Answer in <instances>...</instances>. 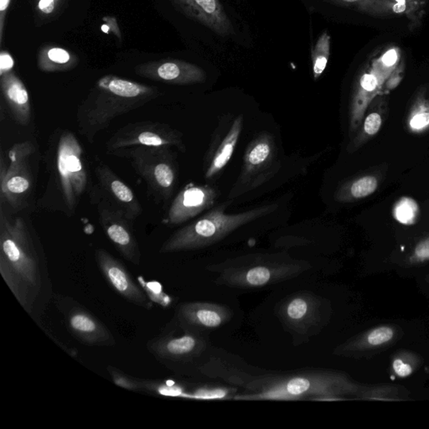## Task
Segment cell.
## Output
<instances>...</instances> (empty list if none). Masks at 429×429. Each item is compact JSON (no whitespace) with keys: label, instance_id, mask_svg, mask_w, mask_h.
<instances>
[{"label":"cell","instance_id":"6da1fadb","mask_svg":"<svg viewBox=\"0 0 429 429\" xmlns=\"http://www.w3.org/2000/svg\"><path fill=\"white\" fill-rule=\"evenodd\" d=\"M0 273L25 311L36 322L52 298L47 264L21 217L0 213Z\"/></svg>","mask_w":429,"mask_h":429},{"label":"cell","instance_id":"7a4b0ae2","mask_svg":"<svg viewBox=\"0 0 429 429\" xmlns=\"http://www.w3.org/2000/svg\"><path fill=\"white\" fill-rule=\"evenodd\" d=\"M158 88L113 75L98 80L76 113L79 132L90 144L115 118L148 104L160 95Z\"/></svg>","mask_w":429,"mask_h":429},{"label":"cell","instance_id":"3957f363","mask_svg":"<svg viewBox=\"0 0 429 429\" xmlns=\"http://www.w3.org/2000/svg\"><path fill=\"white\" fill-rule=\"evenodd\" d=\"M254 393L236 397L248 401L342 400L355 396L361 386L337 371H309L285 377H267L259 381Z\"/></svg>","mask_w":429,"mask_h":429},{"label":"cell","instance_id":"277c9868","mask_svg":"<svg viewBox=\"0 0 429 429\" xmlns=\"http://www.w3.org/2000/svg\"><path fill=\"white\" fill-rule=\"evenodd\" d=\"M233 201L228 200L191 222L164 241L160 248V254L198 250L219 243L243 226L260 219L277 210L278 205L268 204L258 206L246 212L228 214L226 210Z\"/></svg>","mask_w":429,"mask_h":429},{"label":"cell","instance_id":"5b68a950","mask_svg":"<svg viewBox=\"0 0 429 429\" xmlns=\"http://www.w3.org/2000/svg\"><path fill=\"white\" fill-rule=\"evenodd\" d=\"M307 262L288 255L250 254L214 265L217 282L233 289H256L289 280L309 270Z\"/></svg>","mask_w":429,"mask_h":429},{"label":"cell","instance_id":"8992f818","mask_svg":"<svg viewBox=\"0 0 429 429\" xmlns=\"http://www.w3.org/2000/svg\"><path fill=\"white\" fill-rule=\"evenodd\" d=\"M401 54L397 48L383 53L362 69L355 80L349 107L350 135L358 131L370 104L382 91L386 82L399 67Z\"/></svg>","mask_w":429,"mask_h":429},{"label":"cell","instance_id":"52a82bcc","mask_svg":"<svg viewBox=\"0 0 429 429\" xmlns=\"http://www.w3.org/2000/svg\"><path fill=\"white\" fill-rule=\"evenodd\" d=\"M281 166L274 137L267 132L259 133L245 151L241 173L230 190L228 200H235L270 181Z\"/></svg>","mask_w":429,"mask_h":429},{"label":"cell","instance_id":"ba28073f","mask_svg":"<svg viewBox=\"0 0 429 429\" xmlns=\"http://www.w3.org/2000/svg\"><path fill=\"white\" fill-rule=\"evenodd\" d=\"M115 155L127 157L131 160L134 170L147 183L156 197L167 201L173 195L178 170L170 148L135 147Z\"/></svg>","mask_w":429,"mask_h":429},{"label":"cell","instance_id":"9c48e42d","mask_svg":"<svg viewBox=\"0 0 429 429\" xmlns=\"http://www.w3.org/2000/svg\"><path fill=\"white\" fill-rule=\"evenodd\" d=\"M56 168L65 204L71 212H75L86 191L88 178L83 149L75 134L70 131L63 132L60 138Z\"/></svg>","mask_w":429,"mask_h":429},{"label":"cell","instance_id":"30bf717a","mask_svg":"<svg viewBox=\"0 0 429 429\" xmlns=\"http://www.w3.org/2000/svg\"><path fill=\"white\" fill-rule=\"evenodd\" d=\"M135 147H175L185 152L182 133L163 122H130L118 129L107 142V154L116 155Z\"/></svg>","mask_w":429,"mask_h":429},{"label":"cell","instance_id":"8fae6325","mask_svg":"<svg viewBox=\"0 0 429 429\" xmlns=\"http://www.w3.org/2000/svg\"><path fill=\"white\" fill-rule=\"evenodd\" d=\"M34 152L32 142L14 144L9 152L10 164L6 166L3 157L0 161V191L1 201L11 208H25L33 186V174L30 159Z\"/></svg>","mask_w":429,"mask_h":429},{"label":"cell","instance_id":"7c38bea8","mask_svg":"<svg viewBox=\"0 0 429 429\" xmlns=\"http://www.w3.org/2000/svg\"><path fill=\"white\" fill-rule=\"evenodd\" d=\"M69 332L80 343L89 346H113L116 344L109 329L94 314L70 298L57 297Z\"/></svg>","mask_w":429,"mask_h":429},{"label":"cell","instance_id":"4fadbf2b","mask_svg":"<svg viewBox=\"0 0 429 429\" xmlns=\"http://www.w3.org/2000/svg\"><path fill=\"white\" fill-rule=\"evenodd\" d=\"M278 316L285 327L295 334L312 335L324 323L325 302L310 292L291 294L279 305Z\"/></svg>","mask_w":429,"mask_h":429},{"label":"cell","instance_id":"5bb4252c","mask_svg":"<svg viewBox=\"0 0 429 429\" xmlns=\"http://www.w3.org/2000/svg\"><path fill=\"white\" fill-rule=\"evenodd\" d=\"M98 217L103 232L120 254L134 265H140L141 251L131 221L106 200L99 203Z\"/></svg>","mask_w":429,"mask_h":429},{"label":"cell","instance_id":"9a60e30c","mask_svg":"<svg viewBox=\"0 0 429 429\" xmlns=\"http://www.w3.org/2000/svg\"><path fill=\"white\" fill-rule=\"evenodd\" d=\"M404 329L395 324H382L360 333L336 349L335 354L349 358H369L396 344Z\"/></svg>","mask_w":429,"mask_h":429},{"label":"cell","instance_id":"2e32d148","mask_svg":"<svg viewBox=\"0 0 429 429\" xmlns=\"http://www.w3.org/2000/svg\"><path fill=\"white\" fill-rule=\"evenodd\" d=\"M95 259L103 277L115 292L140 307L146 309L152 308V302L146 294L137 285L120 260L103 248L95 251Z\"/></svg>","mask_w":429,"mask_h":429},{"label":"cell","instance_id":"e0dca14e","mask_svg":"<svg viewBox=\"0 0 429 429\" xmlns=\"http://www.w3.org/2000/svg\"><path fill=\"white\" fill-rule=\"evenodd\" d=\"M179 336L166 335L157 337L148 343V350L162 363L189 362L206 350V340L200 333L183 329Z\"/></svg>","mask_w":429,"mask_h":429},{"label":"cell","instance_id":"ac0fdd59","mask_svg":"<svg viewBox=\"0 0 429 429\" xmlns=\"http://www.w3.org/2000/svg\"><path fill=\"white\" fill-rule=\"evenodd\" d=\"M219 192L214 188L205 185H190L176 195L168 210L166 223L179 226L193 219L206 210L212 208Z\"/></svg>","mask_w":429,"mask_h":429},{"label":"cell","instance_id":"d6986e66","mask_svg":"<svg viewBox=\"0 0 429 429\" xmlns=\"http://www.w3.org/2000/svg\"><path fill=\"white\" fill-rule=\"evenodd\" d=\"M138 75L144 78L173 85H193L205 82L208 75L197 65L181 60H161L139 65L135 68Z\"/></svg>","mask_w":429,"mask_h":429},{"label":"cell","instance_id":"ffe728a7","mask_svg":"<svg viewBox=\"0 0 429 429\" xmlns=\"http://www.w3.org/2000/svg\"><path fill=\"white\" fill-rule=\"evenodd\" d=\"M177 320L183 329L201 333L219 329L232 320L228 306L209 302H185L177 308Z\"/></svg>","mask_w":429,"mask_h":429},{"label":"cell","instance_id":"44dd1931","mask_svg":"<svg viewBox=\"0 0 429 429\" xmlns=\"http://www.w3.org/2000/svg\"><path fill=\"white\" fill-rule=\"evenodd\" d=\"M188 18L222 37L234 34L231 20L220 0H170Z\"/></svg>","mask_w":429,"mask_h":429},{"label":"cell","instance_id":"7402d4cb","mask_svg":"<svg viewBox=\"0 0 429 429\" xmlns=\"http://www.w3.org/2000/svg\"><path fill=\"white\" fill-rule=\"evenodd\" d=\"M95 174L99 186L107 195V201L120 210L131 221L141 216L143 208L135 194L112 168L105 164H100L96 168Z\"/></svg>","mask_w":429,"mask_h":429},{"label":"cell","instance_id":"603a6c76","mask_svg":"<svg viewBox=\"0 0 429 429\" xmlns=\"http://www.w3.org/2000/svg\"><path fill=\"white\" fill-rule=\"evenodd\" d=\"M0 86L14 120L21 126L29 125L32 120V105L25 84L11 71L0 76Z\"/></svg>","mask_w":429,"mask_h":429},{"label":"cell","instance_id":"cb8c5ba5","mask_svg":"<svg viewBox=\"0 0 429 429\" xmlns=\"http://www.w3.org/2000/svg\"><path fill=\"white\" fill-rule=\"evenodd\" d=\"M244 118L243 114L236 117L232 121L231 128L222 138L219 144L206 159L205 178L206 181H212L224 170L231 160L239 143L241 131L243 129Z\"/></svg>","mask_w":429,"mask_h":429},{"label":"cell","instance_id":"d4e9b609","mask_svg":"<svg viewBox=\"0 0 429 429\" xmlns=\"http://www.w3.org/2000/svg\"><path fill=\"white\" fill-rule=\"evenodd\" d=\"M388 100L382 96H377L367 109L365 117L358 131L351 137V141L349 142L346 148L348 153L351 154L358 151L360 148L377 135L388 117Z\"/></svg>","mask_w":429,"mask_h":429},{"label":"cell","instance_id":"484cf974","mask_svg":"<svg viewBox=\"0 0 429 429\" xmlns=\"http://www.w3.org/2000/svg\"><path fill=\"white\" fill-rule=\"evenodd\" d=\"M379 179L374 175L367 174L359 176L344 183L337 190L336 201L342 203L353 202L370 197L377 191Z\"/></svg>","mask_w":429,"mask_h":429},{"label":"cell","instance_id":"4316f807","mask_svg":"<svg viewBox=\"0 0 429 429\" xmlns=\"http://www.w3.org/2000/svg\"><path fill=\"white\" fill-rule=\"evenodd\" d=\"M386 10L393 14L404 15L410 21L411 29L422 25L428 0H381Z\"/></svg>","mask_w":429,"mask_h":429},{"label":"cell","instance_id":"83f0119b","mask_svg":"<svg viewBox=\"0 0 429 429\" xmlns=\"http://www.w3.org/2000/svg\"><path fill=\"white\" fill-rule=\"evenodd\" d=\"M76 57L66 50L59 47H45L40 52L38 67L47 72H66L76 66Z\"/></svg>","mask_w":429,"mask_h":429},{"label":"cell","instance_id":"f1b7e54d","mask_svg":"<svg viewBox=\"0 0 429 429\" xmlns=\"http://www.w3.org/2000/svg\"><path fill=\"white\" fill-rule=\"evenodd\" d=\"M355 397L358 399L369 401H407L409 393L399 386L381 384L362 386Z\"/></svg>","mask_w":429,"mask_h":429},{"label":"cell","instance_id":"f546056e","mask_svg":"<svg viewBox=\"0 0 429 429\" xmlns=\"http://www.w3.org/2000/svg\"><path fill=\"white\" fill-rule=\"evenodd\" d=\"M422 356L409 350H401L393 356L390 373L395 379L411 377L423 366Z\"/></svg>","mask_w":429,"mask_h":429},{"label":"cell","instance_id":"4dcf8cb0","mask_svg":"<svg viewBox=\"0 0 429 429\" xmlns=\"http://www.w3.org/2000/svg\"><path fill=\"white\" fill-rule=\"evenodd\" d=\"M331 36L327 30H324L318 38L315 45L311 49L314 80H319L327 69L329 56H331Z\"/></svg>","mask_w":429,"mask_h":429},{"label":"cell","instance_id":"1f68e13d","mask_svg":"<svg viewBox=\"0 0 429 429\" xmlns=\"http://www.w3.org/2000/svg\"><path fill=\"white\" fill-rule=\"evenodd\" d=\"M429 127V99L426 90L420 91L408 117V128L412 132H422Z\"/></svg>","mask_w":429,"mask_h":429},{"label":"cell","instance_id":"d6a6232c","mask_svg":"<svg viewBox=\"0 0 429 429\" xmlns=\"http://www.w3.org/2000/svg\"><path fill=\"white\" fill-rule=\"evenodd\" d=\"M324 1L359 11V12L371 15V16H390L381 0H324Z\"/></svg>","mask_w":429,"mask_h":429},{"label":"cell","instance_id":"836d02e7","mask_svg":"<svg viewBox=\"0 0 429 429\" xmlns=\"http://www.w3.org/2000/svg\"><path fill=\"white\" fill-rule=\"evenodd\" d=\"M393 214L395 220L402 224H415L419 214V205L412 198L402 197L394 205Z\"/></svg>","mask_w":429,"mask_h":429},{"label":"cell","instance_id":"e575fe53","mask_svg":"<svg viewBox=\"0 0 429 429\" xmlns=\"http://www.w3.org/2000/svg\"><path fill=\"white\" fill-rule=\"evenodd\" d=\"M429 263V233L420 237L405 256L402 266L419 267Z\"/></svg>","mask_w":429,"mask_h":429},{"label":"cell","instance_id":"d590c367","mask_svg":"<svg viewBox=\"0 0 429 429\" xmlns=\"http://www.w3.org/2000/svg\"><path fill=\"white\" fill-rule=\"evenodd\" d=\"M107 371L114 383L120 388L129 390H142L152 389V383L139 380V379L133 378L130 375L122 373V371L118 369L117 367L109 366Z\"/></svg>","mask_w":429,"mask_h":429},{"label":"cell","instance_id":"8d00e7d4","mask_svg":"<svg viewBox=\"0 0 429 429\" xmlns=\"http://www.w3.org/2000/svg\"><path fill=\"white\" fill-rule=\"evenodd\" d=\"M103 24L101 27V29L103 32L106 34H109L110 32H113V34L116 36L118 39H122L121 32L120 28H118V25L117 24L116 19L107 16L102 19Z\"/></svg>","mask_w":429,"mask_h":429},{"label":"cell","instance_id":"74e56055","mask_svg":"<svg viewBox=\"0 0 429 429\" xmlns=\"http://www.w3.org/2000/svg\"><path fill=\"white\" fill-rule=\"evenodd\" d=\"M14 61L10 54L7 52L0 53V76L12 71Z\"/></svg>","mask_w":429,"mask_h":429},{"label":"cell","instance_id":"f35d334b","mask_svg":"<svg viewBox=\"0 0 429 429\" xmlns=\"http://www.w3.org/2000/svg\"><path fill=\"white\" fill-rule=\"evenodd\" d=\"M10 0H0V45H2L3 40V29L8 8H9Z\"/></svg>","mask_w":429,"mask_h":429},{"label":"cell","instance_id":"ab89813d","mask_svg":"<svg viewBox=\"0 0 429 429\" xmlns=\"http://www.w3.org/2000/svg\"><path fill=\"white\" fill-rule=\"evenodd\" d=\"M58 2L59 0H40L39 3H38V8H39L42 13L50 14L55 10Z\"/></svg>","mask_w":429,"mask_h":429},{"label":"cell","instance_id":"60d3db41","mask_svg":"<svg viewBox=\"0 0 429 429\" xmlns=\"http://www.w3.org/2000/svg\"><path fill=\"white\" fill-rule=\"evenodd\" d=\"M425 280H426V282L428 283L429 285V274H428L426 276V277H425Z\"/></svg>","mask_w":429,"mask_h":429}]
</instances>
